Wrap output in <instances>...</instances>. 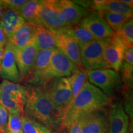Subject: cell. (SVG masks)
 Instances as JSON below:
<instances>
[{
  "label": "cell",
  "mask_w": 133,
  "mask_h": 133,
  "mask_svg": "<svg viewBox=\"0 0 133 133\" xmlns=\"http://www.w3.org/2000/svg\"><path fill=\"white\" fill-rule=\"evenodd\" d=\"M110 101L108 96L88 81L63 113L61 121V128H69L76 119L105 109L110 104Z\"/></svg>",
  "instance_id": "6da1fadb"
},
{
  "label": "cell",
  "mask_w": 133,
  "mask_h": 133,
  "mask_svg": "<svg viewBox=\"0 0 133 133\" xmlns=\"http://www.w3.org/2000/svg\"><path fill=\"white\" fill-rule=\"evenodd\" d=\"M24 111L26 115L50 129L61 125L62 114L55 108L48 91L40 88L26 89Z\"/></svg>",
  "instance_id": "7a4b0ae2"
},
{
  "label": "cell",
  "mask_w": 133,
  "mask_h": 133,
  "mask_svg": "<svg viewBox=\"0 0 133 133\" xmlns=\"http://www.w3.org/2000/svg\"><path fill=\"white\" fill-rule=\"evenodd\" d=\"M26 89L21 84L3 80L0 83V105L10 114L23 115Z\"/></svg>",
  "instance_id": "3957f363"
},
{
  "label": "cell",
  "mask_w": 133,
  "mask_h": 133,
  "mask_svg": "<svg viewBox=\"0 0 133 133\" xmlns=\"http://www.w3.org/2000/svg\"><path fill=\"white\" fill-rule=\"evenodd\" d=\"M45 26L56 33H65L70 26L61 17L55 0L40 1L37 13V24Z\"/></svg>",
  "instance_id": "277c9868"
},
{
  "label": "cell",
  "mask_w": 133,
  "mask_h": 133,
  "mask_svg": "<svg viewBox=\"0 0 133 133\" xmlns=\"http://www.w3.org/2000/svg\"><path fill=\"white\" fill-rule=\"evenodd\" d=\"M107 39H95L79 47L81 65L84 69L89 71L107 68L103 58V50Z\"/></svg>",
  "instance_id": "5b68a950"
},
{
  "label": "cell",
  "mask_w": 133,
  "mask_h": 133,
  "mask_svg": "<svg viewBox=\"0 0 133 133\" xmlns=\"http://www.w3.org/2000/svg\"><path fill=\"white\" fill-rule=\"evenodd\" d=\"M88 79L89 83L110 96L114 94L121 83L120 76L118 72L110 69L88 70Z\"/></svg>",
  "instance_id": "8992f818"
},
{
  "label": "cell",
  "mask_w": 133,
  "mask_h": 133,
  "mask_svg": "<svg viewBox=\"0 0 133 133\" xmlns=\"http://www.w3.org/2000/svg\"><path fill=\"white\" fill-rule=\"evenodd\" d=\"M78 66L73 63L58 48L53 51L46 73L47 82L55 78H66L70 76Z\"/></svg>",
  "instance_id": "52a82bcc"
},
{
  "label": "cell",
  "mask_w": 133,
  "mask_h": 133,
  "mask_svg": "<svg viewBox=\"0 0 133 133\" xmlns=\"http://www.w3.org/2000/svg\"><path fill=\"white\" fill-rule=\"evenodd\" d=\"M48 92L55 108L62 115L73 100L69 78H59L56 79Z\"/></svg>",
  "instance_id": "ba28073f"
},
{
  "label": "cell",
  "mask_w": 133,
  "mask_h": 133,
  "mask_svg": "<svg viewBox=\"0 0 133 133\" xmlns=\"http://www.w3.org/2000/svg\"><path fill=\"white\" fill-rule=\"evenodd\" d=\"M126 48L115 33L112 37L108 38L103 50V58L107 68H111L116 72L119 71Z\"/></svg>",
  "instance_id": "9c48e42d"
},
{
  "label": "cell",
  "mask_w": 133,
  "mask_h": 133,
  "mask_svg": "<svg viewBox=\"0 0 133 133\" xmlns=\"http://www.w3.org/2000/svg\"><path fill=\"white\" fill-rule=\"evenodd\" d=\"M82 133H109L108 114L103 109L78 118Z\"/></svg>",
  "instance_id": "30bf717a"
},
{
  "label": "cell",
  "mask_w": 133,
  "mask_h": 133,
  "mask_svg": "<svg viewBox=\"0 0 133 133\" xmlns=\"http://www.w3.org/2000/svg\"><path fill=\"white\" fill-rule=\"evenodd\" d=\"M79 24L89 31L96 39L110 38L115 33L97 11L88 14Z\"/></svg>",
  "instance_id": "8fae6325"
},
{
  "label": "cell",
  "mask_w": 133,
  "mask_h": 133,
  "mask_svg": "<svg viewBox=\"0 0 133 133\" xmlns=\"http://www.w3.org/2000/svg\"><path fill=\"white\" fill-rule=\"evenodd\" d=\"M12 48L21 80L22 78L31 75L38 50L35 43L24 48H17L13 46Z\"/></svg>",
  "instance_id": "7c38bea8"
},
{
  "label": "cell",
  "mask_w": 133,
  "mask_h": 133,
  "mask_svg": "<svg viewBox=\"0 0 133 133\" xmlns=\"http://www.w3.org/2000/svg\"><path fill=\"white\" fill-rule=\"evenodd\" d=\"M55 3L63 20L70 26L79 24L81 20L88 14L86 8L70 0H59Z\"/></svg>",
  "instance_id": "4fadbf2b"
},
{
  "label": "cell",
  "mask_w": 133,
  "mask_h": 133,
  "mask_svg": "<svg viewBox=\"0 0 133 133\" xmlns=\"http://www.w3.org/2000/svg\"><path fill=\"white\" fill-rule=\"evenodd\" d=\"M0 75L4 80L12 83L21 81V75L16 62L12 46L9 43L5 46L1 61Z\"/></svg>",
  "instance_id": "5bb4252c"
},
{
  "label": "cell",
  "mask_w": 133,
  "mask_h": 133,
  "mask_svg": "<svg viewBox=\"0 0 133 133\" xmlns=\"http://www.w3.org/2000/svg\"><path fill=\"white\" fill-rule=\"evenodd\" d=\"M109 133H128V117L122 103L113 104L108 115Z\"/></svg>",
  "instance_id": "9a60e30c"
},
{
  "label": "cell",
  "mask_w": 133,
  "mask_h": 133,
  "mask_svg": "<svg viewBox=\"0 0 133 133\" xmlns=\"http://www.w3.org/2000/svg\"><path fill=\"white\" fill-rule=\"evenodd\" d=\"M57 48L61 50L78 67H83L81 62L80 48L78 43L66 33H56Z\"/></svg>",
  "instance_id": "2e32d148"
},
{
  "label": "cell",
  "mask_w": 133,
  "mask_h": 133,
  "mask_svg": "<svg viewBox=\"0 0 133 133\" xmlns=\"http://www.w3.org/2000/svg\"><path fill=\"white\" fill-rule=\"evenodd\" d=\"M54 49L38 51L36 56L30 81L35 84H43L47 82L46 73L50 59Z\"/></svg>",
  "instance_id": "e0dca14e"
},
{
  "label": "cell",
  "mask_w": 133,
  "mask_h": 133,
  "mask_svg": "<svg viewBox=\"0 0 133 133\" xmlns=\"http://www.w3.org/2000/svg\"><path fill=\"white\" fill-rule=\"evenodd\" d=\"M36 25L25 22L14 33L8 43L17 48H24L35 43Z\"/></svg>",
  "instance_id": "ac0fdd59"
},
{
  "label": "cell",
  "mask_w": 133,
  "mask_h": 133,
  "mask_svg": "<svg viewBox=\"0 0 133 133\" xmlns=\"http://www.w3.org/2000/svg\"><path fill=\"white\" fill-rule=\"evenodd\" d=\"M25 22L18 11L10 9H4L3 11L0 19V25L7 37L8 41Z\"/></svg>",
  "instance_id": "d6986e66"
},
{
  "label": "cell",
  "mask_w": 133,
  "mask_h": 133,
  "mask_svg": "<svg viewBox=\"0 0 133 133\" xmlns=\"http://www.w3.org/2000/svg\"><path fill=\"white\" fill-rule=\"evenodd\" d=\"M35 43L38 51L56 49V33L41 25L36 24Z\"/></svg>",
  "instance_id": "ffe728a7"
},
{
  "label": "cell",
  "mask_w": 133,
  "mask_h": 133,
  "mask_svg": "<svg viewBox=\"0 0 133 133\" xmlns=\"http://www.w3.org/2000/svg\"><path fill=\"white\" fill-rule=\"evenodd\" d=\"M91 3L93 8L97 11L105 10L132 17L133 6L123 2V0H96Z\"/></svg>",
  "instance_id": "44dd1931"
},
{
  "label": "cell",
  "mask_w": 133,
  "mask_h": 133,
  "mask_svg": "<svg viewBox=\"0 0 133 133\" xmlns=\"http://www.w3.org/2000/svg\"><path fill=\"white\" fill-rule=\"evenodd\" d=\"M97 12L110 26L114 33L118 31L126 22H127L131 19H132V16L109 12L105 10L98 11Z\"/></svg>",
  "instance_id": "7402d4cb"
},
{
  "label": "cell",
  "mask_w": 133,
  "mask_h": 133,
  "mask_svg": "<svg viewBox=\"0 0 133 133\" xmlns=\"http://www.w3.org/2000/svg\"><path fill=\"white\" fill-rule=\"evenodd\" d=\"M65 33L72 38L78 43L79 47L96 39L89 31L79 24L71 26Z\"/></svg>",
  "instance_id": "603a6c76"
},
{
  "label": "cell",
  "mask_w": 133,
  "mask_h": 133,
  "mask_svg": "<svg viewBox=\"0 0 133 133\" xmlns=\"http://www.w3.org/2000/svg\"><path fill=\"white\" fill-rule=\"evenodd\" d=\"M69 78L71 83L72 98L74 99L88 82V70L83 67H78Z\"/></svg>",
  "instance_id": "cb8c5ba5"
},
{
  "label": "cell",
  "mask_w": 133,
  "mask_h": 133,
  "mask_svg": "<svg viewBox=\"0 0 133 133\" xmlns=\"http://www.w3.org/2000/svg\"><path fill=\"white\" fill-rule=\"evenodd\" d=\"M40 1L30 0L27 1L26 4L19 11L22 17L26 22L37 24V13L39 9Z\"/></svg>",
  "instance_id": "d4e9b609"
},
{
  "label": "cell",
  "mask_w": 133,
  "mask_h": 133,
  "mask_svg": "<svg viewBox=\"0 0 133 133\" xmlns=\"http://www.w3.org/2000/svg\"><path fill=\"white\" fill-rule=\"evenodd\" d=\"M24 133H48L49 129L26 115L22 116Z\"/></svg>",
  "instance_id": "484cf974"
},
{
  "label": "cell",
  "mask_w": 133,
  "mask_h": 133,
  "mask_svg": "<svg viewBox=\"0 0 133 133\" xmlns=\"http://www.w3.org/2000/svg\"><path fill=\"white\" fill-rule=\"evenodd\" d=\"M124 43L126 47L133 45V21L132 19L126 22L119 30L115 33Z\"/></svg>",
  "instance_id": "4316f807"
},
{
  "label": "cell",
  "mask_w": 133,
  "mask_h": 133,
  "mask_svg": "<svg viewBox=\"0 0 133 133\" xmlns=\"http://www.w3.org/2000/svg\"><path fill=\"white\" fill-rule=\"evenodd\" d=\"M119 70L121 71L122 80L125 84L126 89L132 90L133 83V67L125 62H123Z\"/></svg>",
  "instance_id": "83f0119b"
},
{
  "label": "cell",
  "mask_w": 133,
  "mask_h": 133,
  "mask_svg": "<svg viewBox=\"0 0 133 133\" xmlns=\"http://www.w3.org/2000/svg\"><path fill=\"white\" fill-rule=\"evenodd\" d=\"M22 115L16 114H8V132H19L22 131Z\"/></svg>",
  "instance_id": "f1b7e54d"
},
{
  "label": "cell",
  "mask_w": 133,
  "mask_h": 133,
  "mask_svg": "<svg viewBox=\"0 0 133 133\" xmlns=\"http://www.w3.org/2000/svg\"><path fill=\"white\" fill-rule=\"evenodd\" d=\"M4 9L19 11L27 2L26 0H1Z\"/></svg>",
  "instance_id": "f546056e"
},
{
  "label": "cell",
  "mask_w": 133,
  "mask_h": 133,
  "mask_svg": "<svg viewBox=\"0 0 133 133\" xmlns=\"http://www.w3.org/2000/svg\"><path fill=\"white\" fill-rule=\"evenodd\" d=\"M8 112L2 106L0 105V132H8Z\"/></svg>",
  "instance_id": "4dcf8cb0"
},
{
  "label": "cell",
  "mask_w": 133,
  "mask_h": 133,
  "mask_svg": "<svg viewBox=\"0 0 133 133\" xmlns=\"http://www.w3.org/2000/svg\"><path fill=\"white\" fill-rule=\"evenodd\" d=\"M124 62L131 65H133V47H127L123 57Z\"/></svg>",
  "instance_id": "1f68e13d"
},
{
  "label": "cell",
  "mask_w": 133,
  "mask_h": 133,
  "mask_svg": "<svg viewBox=\"0 0 133 133\" xmlns=\"http://www.w3.org/2000/svg\"><path fill=\"white\" fill-rule=\"evenodd\" d=\"M127 99L125 101V110L132 117V92L129 91L127 94Z\"/></svg>",
  "instance_id": "d6a6232c"
},
{
  "label": "cell",
  "mask_w": 133,
  "mask_h": 133,
  "mask_svg": "<svg viewBox=\"0 0 133 133\" xmlns=\"http://www.w3.org/2000/svg\"><path fill=\"white\" fill-rule=\"evenodd\" d=\"M68 129H69V133H82L78 119L75 120Z\"/></svg>",
  "instance_id": "836d02e7"
},
{
  "label": "cell",
  "mask_w": 133,
  "mask_h": 133,
  "mask_svg": "<svg viewBox=\"0 0 133 133\" xmlns=\"http://www.w3.org/2000/svg\"><path fill=\"white\" fill-rule=\"evenodd\" d=\"M8 43V41L7 37H6L4 31H3L1 25H0V46L4 48L6 46Z\"/></svg>",
  "instance_id": "e575fe53"
},
{
  "label": "cell",
  "mask_w": 133,
  "mask_h": 133,
  "mask_svg": "<svg viewBox=\"0 0 133 133\" xmlns=\"http://www.w3.org/2000/svg\"><path fill=\"white\" fill-rule=\"evenodd\" d=\"M4 6H3V5L2 1H1V0H0V19H1V16H2V14L3 12V11H4Z\"/></svg>",
  "instance_id": "d590c367"
},
{
  "label": "cell",
  "mask_w": 133,
  "mask_h": 133,
  "mask_svg": "<svg viewBox=\"0 0 133 133\" xmlns=\"http://www.w3.org/2000/svg\"><path fill=\"white\" fill-rule=\"evenodd\" d=\"M4 51V48L2 47V46H0V64H1V59H2Z\"/></svg>",
  "instance_id": "8d00e7d4"
},
{
  "label": "cell",
  "mask_w": 133,
  "mask_h": 133,
  "mask_svg": "<svg viewBox=\"0 0 133 133\" xmlns=\"http://www.w3.org/2000/svg\"><path fill=\"white\" fill-rule=\"evenodd\" d=\"M48 133H62V132H60L59 131H52L51 129H49V131H48Z\"/></svg>",
  "instance_id": "74e56055"
},
{
  "label": "cell",
  "mask_w": 133,
  "mask_h": 133,
  "mask_svg": "<svg viewBox=\"0 0 133 133\" xmlns=\"http://www.w3.org/2000/svg\"><path fill=\"white\" fill-rule=\"evenodd\" d=\"M6 133H13V132H7ZM16 133H24L23 132V131H22V132H16Z\"/></svg>",
  "instance_id": "f35d334b"
},
{
  "label": "cell",
  "mask_w": 133,
  "mask_h": 133,
  "mask_svg": "<svg viewBox=\"0 0 133 133\" xmlns=\"http://www.w3.org/2000/svg\"><path fill=\"white\" fill-rule=\"evenodd\" d=\"M0 133H1V132H0Z\"/></svg>",
  "instance_id": "ab89813d"
}]
</instances>
